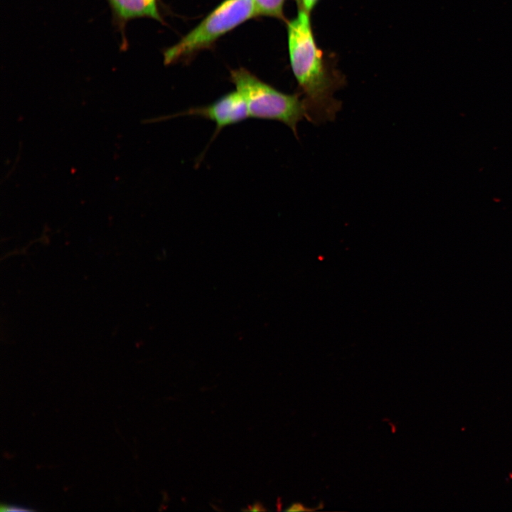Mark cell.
<instances>
[{
  "label": "cell",
  "instance_id": "6da1fadb",
  "mask_svg": "<svg viewBox=\"0 0 512 512\" xmlns=\"http://www.w3.org/2000/svg\"><path fill=\"white\" fill-rule=\"evenodd\" d=\"M287 34L290 64L304 95L307 120L316 125L334 121L342 105L334 93L344 80L324 63L314 38L309 13L304 9L288 23Z\"/></svg>",
  "mask_w": 512,
  "mask_h": 512
},
{
  "label": "cell",
  "instance_id": "7a4b0ae2",
  "mask_svg": "<svg viewBox=\"0 0 512 512\" xmlns=\"http://www.w3.org/2000/svg\"><path fill=\"white\" fill-rule=\"evenodd\" d=\"M230 79L245 100L250 117L280 122L297 137L298 123L307 119L306 105L299 93H284L242 68L232 70Z\"/></svg>",
  "mask_w": 512,
  "mask_h": 512
},
{
  "label": "cell",
  "instance_id": "3957f363",
  "mask_svg": "<svg viewBox=\"0 0 512 512\" xmlns=\"http://www.w3.org/2000/svg\"><path fill=\"white\" fill-rule=\"evenodd\" d=\"M257 16L253 0H225L176 44L165 51L164 63H173L207 48L228 31Z\"/></svg>",
  "mask_w": 512,
  "mask_h": 512
},
{
  "label": "cell",
  "instance_id": "277c9868",
  "mask_svg": "<svg viewBox=\"0 0 512 512\" xmlns=\"http://www.w3.org/2000/svg\"><path fill=\"white\" fill-rule=\"evenodd\" d=\"M180 116H196L212 121L215 129L211 142L225 127L241 122L250 117L247 105L237 91L230 92L216 101L203 107H193L166 117V119Z\"/></svg>",
  "mask_w": 512,
  "mask_h": 512
},
{
  "label": "cell",
  "instance_id": "5b68a950",
  "mask_svg": "<svg viewBox=\"0 0 512 512\" xmlns=\"http://www.w3.org/2000/svg\"><path fill=\"white\" fill-rule=\"evenodd\" d=\"M114 17L121 23L138 18L160 21L156 0H107Z\"/></svg>",
  "mask_w": 512,
  "mask_h": 512
},
{
  "label": "cell",
  "instance_id": "8992f818",
  "mask_svg": "<svg viewBox=\"0 0 512 512\" xmlns=\"http://www.w3.org/2000/svg\"><path fill=\"white\" fill-rule=\"evenodd\" d=\"M257 15L267 16L279 18H283L284 0H253Z\"/></svg>",
  "mask_w": 512,
  "mask_h": 512
},
{
  "label": "cell",
  "instance_id": "52a82bcc",
  "mask_svg": "<svg viewBox=\"0 0 512 512\" xmlns=\"http://www.w3.org/2000/svg\"><path fill=\"white\" fill-rule=\"evenodd\" d=\"M1 511H31V509L23 508L20 506H14V505H1Z\"/></svg>",
  "mask_w": 512,
  "mask_h": 512
},
{
  "label": "cell",
  "instance_id": "ba28073f",
  "mask_svg": "<svg viewBox=\"0 0 512 512\" xmlns=\"http://www.w3.org/2000/svg\"><path fill=\"white\" fill-rule=\"evenodd\" d=\"M311 510V508H307L304 505L299 503H294L286 509L287 511H305Z\"/></svg>",
  "mask_w": 512,
  "mask_h": 512
},
{
  "label": "cell",
  "instance_id": "9c48e42d",
  "mask_svg": "<svg viewBox=\"0 0 512 512\" xmlns=\"http://www.w3.org/2000/svg\"><path fill=\"white\" fill-rule=\"evenodd\" d=\"M319 0H302V8L309 13L314 8Z\"/></svg>",
  "mask_w": 512,
  "mask_h": 512
},
{
  "label": "cell",
  "instance_id": "30bf717a",
  "mask_svg": "<svg viewBox=\"0 0 512 512\" xmlns=\"http://www.w3.org/2000/svg\"><path fill=\"white\" fill-rule=\"evenodd\" d=\"M245 511H265L266 509L262 506L260 502H255L253 505L249 506L248 509Z\"/></svg>",
  "mask_w": 512,
  "mask_h": 512
},
{
  "label": "cell",
  "instance_id": "8fae6325",
  "mask_svg": "<svg viewBox=\"0 0 512 512\" xmlns=\"http://www.w3.org/2000/svg\"><path fill=\"white\" fill-rule=\"evenodd\" d=\"M295 1H297L299 3H302V0H295Z\"/></svg>",
  "mask_w": 512,
  "mask_h": 512
}]
</instances>
